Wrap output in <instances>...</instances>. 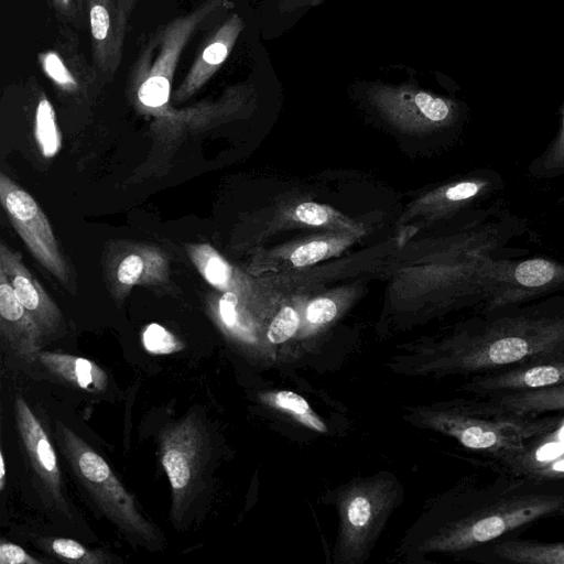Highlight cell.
I'll use <instances>...</instances> for the list:
<instances>
[{"mask_svg": "<svg viewBox=\"0 0 564 564\" xmlns=\"http://www.w3.org/2000/svg\"><path fill=\"white\" fill-rule=\"evenodd\" d=\"M564 354V296L485 312L466 352L478 369H497Z\"/></svg>", "mask_w": 564, "mask_h": 564, "instance_id": "obj_1", "label": "cell"}, {"mask_svg": "<svg viewBox=\"0 0 564 564\" xmlns=\"http://www.w3.org/2000/svg\"><path fill=\"white\" fill-rule=\"evenodd\" d=\"M47 549L59 560L74 564H104L110 560L104 553L91 551L83 544L67 538H56L48 542Z\"/></svg>", "mask_w": 564, "mask_h": 564, "instance_id": "obj_19", "label": "cell"}, {"mask_svg": "<svg viewBox=\"0 0 564 564\" xmlns=\"http://www.w3.org/2000/svg\"><path fill=\"white\" fill-rule=\"evenodd\" d=\"M45 72L57 84L64 87H74L75 80L67 68L55 53H48L43 62Z\"/></svg>", "mask_w": 564, "mask_h": 564, "instance_id": "obj_27", "label": "cell"}, {"mask_svg": "<svg viewBox=\"0 0 564 564\" xmlns=\"http://www.w3.org/2000/svg\"><path fill=\"white\" fill-rule=\"evenodd\" d=\"M228 45L225 42H215L203 52V59L210 65L221 64L228 55Z\"/></svg>", "mask_w": 564, "mask_h": 564, "instance_id": "obj_31", "label": "cell"}, {"mask_svg": "<svg viewBox=\"0 0 564 564\" xmlns=\"http://www.w3.org/2000/svg\"><path fill=\"white\" fill-rule=\"evenodd\" d=\"M492 404L520 415L564 409V383L501 395Z\"/></svg>", "mask_w": 564, "mask_h": 564, "instance_id": "obj_14", "label": "cell"}, {"mask_svg": "<svg viewBox=\"0 0 564 564\" xmlns=\"http://www.w3.org/2000/svg\"><path fill=\"white\" fill-rule=\"evenodd\" d=\"M56 435L74 474L99 509L122 531L150 544L158 532L108 463L73 430L56 423Z\"/></svg>", "mask_w": 564, "mask_h": 564, "instance_id": "obj_2", "label": "cell"}, {"mask_svg": "<svg viewBox=\"0 0 564 564\" xmlns=\"http://www.w3.org/2000/svg\"><path fill=\"white\" fill-rule=\"evenodd\" d=\"M142 344L147 351L154 355H169L184 348L183 343L169 329L158 323H151L142 332Z\"/></svg>", "mask_w": 564, "mask_h": 564, "instance_id": "obj_20", "label": "cell"}, {"mask_svg": "<svg viewBox=\"0 0 564 564\" xmlns=\"http://www.w3.org/2000/svg\"><path fill=\"white\" fill-rule=\"evenodd\" d=\"M564 383V354L524 362L514 369L489 375L480 388L488 391L534 390Z\"/></svg>", "mask_w": 564, "mask_h": 564, "instance_id": "obj_12", "label": "cell"}, {"mask_svg": "<svg viewBox=\"0 0 564 564\" xmlns=\"http://www.w3.org/2000/svg\"><path fill=\"white\" fill-rule=\"evenodd\" d=\"M109 15L102 6H95L90 11L91 33L96 40H104L109 29Z\"/></svg>", "mask_w": 564, "mask_h": 564, "instance_id": "obj_30", "label": "cell"}, {"mask_svg": "<svg viewBox=\"0 0 564 564\" xmlns=\"http://www.w3.org/2000/svg\"><path fill=\"white\" fill-rule=\"evenodd\" d=\"M499 557L525 564H564V543L506 541L496 545Z\"/></svg>", "mask_w": 564, "mask_h": 564, "instance_id": "obj_15", "label": "cell"}, {"mask_svg": "<svg viewBox=\"0 0 564 564\" xmlns=\"http://www.w3.org/2000/svg\"><path fill=\"white\" fill-rule=\"evenodd\" d=\"M138 97L141 104L150 108H159L169 101L170 83L164 76H152L140 87Z\"/></svg>", "mask_w": 564, "mask_h": 564, "instance_id": "obj_23", "label": "cell"}, {"mask_svg": "<svg viewBox=\"0 0 564 564\" xmlns=\"http://www.w3.org/2000/svg\"><path fill=\"white\" fill-rule=\"evenodd\" d=\"M200 424L187 416L167 427L160 438V458L172 489V516L180 521L198 485L205 454Z\"/></svg>", "mask_w": 564, "mask_h": 564, "instance_id": "obj_4", "label": "cell"}, {"mask_svg": "<svg viewBox=\"0 0 564 564\" xmlns=\"http://www.w3.org/2000/svg\"><path fill=\"white\" fill-rule=\"evenodd\" d=\"M187 252L206 282L223 292H235L232 268L210 245H189Z\"/></svg>", "mask_w": 564, "mask_h": 564, "instance_id": "obj_16", "label": "cell"}, {"mask_svg": "<svg viewBox=\"0 0 564 564\" xmlns=\"http://www.w3.org/2000/svg\"><path fill=\"white\" fill-rule=\"evenodd\" d=\"M371 514V506L369 501L362 497L358 496L351 500L348 507L347 516L349 522L355 527L365 525Z\"/></svg>", "mask_w": 564, "mask_h": 564, "instance_id": "obj_29", "label": "cell"}, {"mask_svg": "<svg viewBox=\"0 0 564 564\" xmlns=\"http://www.w3.org/2000/svg\"><path fill=\"white\" fill-rule=\"evenodd\" d=\"M112 293L126 297L137 285H158L169 278L166 254L149 245L132 243L113 257L108 265Z\"/></svg>", "mask_w": 564, "mask_h": 564, "instance_id": "obj_10", "label": "cell"}, {"mask_svg": "<svg viewBox=\"0 0 564 564\" xmlns=\"http://www.w3.org/2000/svg\"><path fill=\"white\" fill-rule=\"evenodd\" d=\"M337 314V305L327 297L312 301L306 308V318L312 324H324L332 321Z\"/></svg>", "mask_w": 564, "mask_h": 564, "instance_id": "obj_25", "label": "cell"}, {"mask_svg": "<svg viewBox=\"0 0 564 564\" xmlns=\"http://www.w3.org/2000/svg\"><path fill=\"white\" fill-rule=\"evenodd\" d=\"M295 218L304 224L319 226L328 220L327 209L316 203H302L294 212Z\"/></svg>", "mask_w": 564, "mask_h": 564, "instance_id": "obj_26", "label": "cell"}, {"mask_svg": "<svg viewBox=\"0 0 564 564\" xmlns=\"http://www.w3.org/2000/svg\"><path fill=\"white\" fill-rule=\"evenodd\" d=\"M6 463L2 451L0 452V489L3 490L6 484Z\"/></svg>", "mask_w": 564, "mask_h": 564, "instance_id": "obj_33", "label": "cell"}, {"mask_svg": "<svg viewBox=\"0 0 564 564\" xmlns=\"http://www.w3.org/2000/svg\"><path fill=\"white\" fill-rule=\"evenodd\" d=\"M324 0H279V10L281 12H290L303 7H312Z\"/></svg>", "mask_w": 564, "mask_h": 564, "instance_id": "obj_32", "label": "cell"}, {"mask_svg": "<svg viewBox=\"0 0 564 564\" xmlns=\"http://www.w3.org/2000/svg\"><path fill=\"white\" fill-rule=\"evenodd\" d=\"M300 318L297 312L290 307H283L271 322L268 329V339L272 344L286 341L299 327Z\"/></svg>", "mask_w": 564, "mask_h": 564, "instance_id": "obj_22", "label": "cell"}, {"mask_svg": "<svg viewBox=\"0 0 564 564\" xmlns=\"http://www.w3.org/2000/svg\"><path fill=\"white\" fill-rule=\"evenodd\" d=\"M564 291V261L547 257L501 262L485 303V312L517 305Z\"/></svg>", "mask_w": 564, "mask_h": 564, "instance_id": "obj_5", "label": "cell"}, {"mask_svg": "<svg viewBox=\"0 0 564 564\" xmlns=\"http://www.w3.org/2000/svg\"><path fill=\"white\" fill-rule=\"evenodd\" d=\"M274 399L278 406L294 413L306 425L321 432L325 431L323 423L314 416L307 402L301 395L290 391H281L275 394Z\"/></svg>", "mask_w": 564, "mask_h": 564, "instance_id": "obj_21", "label": "cell"}, {"mask_svg": "<svg viewBox=\"0 0 564 564\" xmlns=\"http://www.w3.org/2000/svg\"><path fill=\"white\" fill-rule=\"evenodd\" d=\"M34 135L42 155L46 159L55 156L62 147L55 112L51 102L43 98L36 108Z\"/></svg>", "mask_w": 564, "mask_h": 564, "instance_id": "obj_18", "label": "cell"}, {"mask_svg": "<svg viewBox=\"0 0 564 564\" xmlns=\"http://www.w3.org/2000/svg\"><path fill=\"white\" fill-rule=\"evenodd\" d=\"M37 359L51 373L77 389L101 392L108 386L107 373L89 359L52 351H40Z\"/></svg>", "mask_w": 564, "mask_h": 564, "instance_id": "obj_13", "label": "cell"}, {"mask_svg": "<svg viewBox=\"0 0 564 564\" xmlns=\"http://www.w3.org/2000/svg\"><path fill=\"white\" fill-rule=\"evenodd\" d=\"M0 202L32 256L58 281L67 284L68 267L46 215L37 202L3 172L0 173Z\"/></svg>", "mask_w": 564, "mask_h": 564, "instance_id": "obj_3", "label": "cell"}, {"mask_svg": "<svg viewBox=\"0 0 564 564\" xmlns=\"http://www.w3.org/2000/svg\"><path fill=\"white\" fill-rule=\"evenodd\" d=\"M328 252L325 241H311L297 247L291 254V262L295 267H305L322 260Z\"/></svg>", "mask_w": 564, "mask_h": 564, "instance_id": "obj_24", "label": "cell"}, {"mask_svg": "<svg viewBox=\"0 0 564 564\" xmlns=\"http://www.w3.org/2000/svg\"><path fill=\"white\" fill-rule=\"evenodd\" d=\"M370 98L393 122L410 128H445L456 121L455 106L411 86H375Z\"/></svg>", "mask_w": 564, "mask_h": 564, "instance_id": "obj_6", "label": "cell"}, {"mask_svg": "<svg viewBox=\"0 0 564 564\" xmlns=\"http://www.w3.org/2000/svg\"><path fill=\"white\" fill-rule=\"evenodd\" d=\"M528 174L535 180H553L564 175V110L560 128L553 140L528 166Z\"/></svg>", "mask_w": 564, "mask_h": 564, "instance_id": "obj_17", "label": "cell"}, {"mask_svg": "<svg viewBox=\"0 0 564 564\" xmlns=\"http://www.w3.org/2000/svg\"><path fill=\"white\" fill-rule=\"evenodd\" d=\"M43 562L34 558L20 545L11 542L0 544V564H42Z\"/></svg>", "mask_w": 564, "mask_h": 564, "instance_id": "obj_28", "label": "cell"}, {"mask_svg": "<svg viewBox=\"0 0 564 564\" xmlns=\"http://www.w3.org/2000/svg\"><path fill=\"white\" fill-rule=\"evenodd\" d=\"M0 330L13 351L25 360L40 352L44 336L41 327L15 296L6 275L0 271Z\"/></svg>", "mask_w": 564, "mask_h": 564, "instance_id": "obj_11", "label": "cell"}, {"mask_svg": "<svg viewBox=\"0 0 564 564\" xmlns=\"http://www.w3.org/2000/svg\"><path fill=\"white\" fill-rule=\"evenodd\" d=\"M14 411L22 443L40 482L55 506L70 518L57 457L46 431L21 397L15 398Z\"/></svg>", "mask_w": 564, "mask_h": 564, "instance_id": "obj_8", "label": "cell"}, {"mask_svg": "<svg viewBox=\"0 0 564 564\" xmlns=\"http://www.w3.org/2000/svg\"><path fill=\"white\" fill-rule=\"evenodd\" d=\"M0 271L6 275L15 296L41 327L44 336L56 333L63 315L37 279L30 272L19 252L0 242Z\"/></svg>", "mask_w": 564, "mask_h": 564, "instance_id": "obj_9", "label": "cell"}, {"mask_svg": "<svg viewBox=\"0 0 564 564\" xmlns=\"http://www.w3.org/2000/svg\"><path fill=\"white\" fill-rule=\"evenodd\" d=\"M564 506V497L532 496L494 505L460 529V545L485 543L554 512Z\"/></svg>", "mask_w": 564, "mask_h": 564, "instance_id": "obj_7", "label": "cell"}]
</instances>
